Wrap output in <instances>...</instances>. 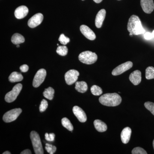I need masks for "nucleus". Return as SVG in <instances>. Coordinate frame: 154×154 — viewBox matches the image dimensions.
<instances>
[{
  "mask_svg": "<svg viewBox=\"0 0 154 154\" xmlns=\"http://www.w3.org/2000/svg\"><path fill=\"white\" fill-rule=\"evenodd\" d=\"M91 92L94 96H99L102 94V88L97 85H93L91 87Z\"/></svg>",
  "mask_w": 154,
  "mask_h": 154,
  "instance_id": "a878e982",
  "label": "nucleus"
},
{
  "mask_svg": "<svg viewBox=\"0 0 154 154\" xmlns=\"http://www.w3.org/2000/svg\"><path fill=\"white\" fill-rule=\"evenodd\" d=\"M118 1H120V0H118Z\"/></svg>",
  "mask_w": 154,
  "mask_h": 154,
  "instance_id": "79ce46f5",
  "label": "nucleus"
},
{
  "mask_svg": "<svg viewBox=\"0 0 154 154\" xmlns=\"http://www.w3.org/2000/svg\"><path fill=\"white\" fill-rule=\"evenodd\" d=\"M61 123L64 127L66 128L69 131H72L73 130V126L68 119L66 117L63 118L61 120Z\"/></svg>",
  "mask_w": 154,
  "mask_h": 154,
  "instance_id": "5701e85b",
  "label": "nucleus"
},
{
  "mask_svg": "<svg viewBox=\"0 0 154 154\" xmlns=\"http://www.w3.org/2000/svg\"><path fill=\"white\" fill-rule=\"evenodd\" d=\"M142 8L146 14H150L153 11L154 4L153 0H140Z\"/></svg>",
  "mask_w": 154,
  "mask_h": 154,
  "instance_id": "9b49d317",
  "label": "nucleus"
},
{
  "mask_svg": "<svg viewBox=\"0 0 154 154\" xmlns=\"http://www.w3.org/2000/svg\"><path fill=\"white\" fill-rule=\"evenodd\" d=\"M54 94V89L51 87H49L47 89H45L43 93L44 97L50 100H52L53 99Z\"/></svg>",
  "mask_w": 154,
  "mask_h": 154,
  "instance_id": "4be33fe9",
  "label": "nucleus"
},
{
  "mask_svg": "<svg viewBox=\"0 0 154 154\" xmlns=\"http://www.w3.org/2000/svg\"><path fill=\"white\" fill-rule=\"evenodd\" d=\"M141 72L140 71L135 70L131 74L129 80L134 85H137L141 81Z\"/></svg>",
  "mask_w": 154,
  "mask_h": 154,
  "instance_id": "2eb2a0df",
  "label": "nucleus"
},
{
  "mask_svg": "<svg viewBox=\"0 0 154 154\" xmlns=\"http://www.w3.org/2000/svg\"><path fill=\"white\" fill-rule=\"evenodd\" d=\"M25 41L24 36L18 33L14 34L11 38V41L13 44L19 45L23 43Z\"/></svg>",
  "mask_w": 154,
  "mask_h": 154,
  "instance_id": "412c9836",
  "label": "nucleus"
},
{
  "mask_svg": "<svg viewBox=\"0 0 154 154\" xmlns=\"http://www.w3.org/2000/svg\"><path fill=\"white\" fill-rule=\"evenodd\" d=\"M28 69H29V67L27 65H23L20 67V70L23 72H28Z\"/></svg>",
  "mask_w": 154,
  "mask_h": 154,
  "instance_id": "473e14b6",
  "label": "nucleus"
},
{
  "mask_svg": "<svg viewBox=\"0 0 154 154\" xmlns=\"http://www.w3.org/2000/svg\"><path fill=\"white\" fill-rule=\"evenodd\" d=\"M17 48H19V47H20V45H19H19H17Z\"/></svg>",
  "mask_w": 154,
  "mask_h": 154,
  "instance_id": "ea45409f",
  "label": "nucleus"
},
{
  "mask_svg": "<svg viewBox=\"0 0 154 154\" xmlns=\"http://www.w3.org/2000/svg\"><path fill=\"white\" fill-rule=\"evenodd\" d=\"M30 137L34 152L36 154H43V148L39 134L36 131H32L30 134Z\"/></svg>",
  "mask_w": 154,
  "mask_h": 154,
  "instance_id": "7ed1b4c3",
  "label": "nucleus"
},
{
  "mask_svg": "<svg viewBox=\"0 0 154 154\" xmlns=\"http://www.w3.org/2000/svg\"><path fill=\"white\" fill-rule=\"evenodd\" d=\"M146 78L147 80L154 79V68L149 66L146 70Z\"/></svg>",
  "mask_w": 154,
  "mask_h": 154,
  "instance_id": "b1692460",
  "label": "nucleus"
},
{
  "mask_svg": "<svg viewBox=\"0 0 154 154\" xmlns=\"http://www.w3.org/2000/svg\"><path fill=\"white\" fill-rule=\"evenodd\" d=\"M131 134V130L129 127H126L123 129L121 134V140L123 143L129 142Z\"/></svg>",
  "mask_w": 154,
  "mask_h": 154,
  "instance_id": "f3484780",
  "label": "nucleus"
},
{
  "mask_svg": "<svg viewBox=\"0 0 154 154\" xmlns=\"http://www.w3.org/2000/svg\"><path fill=\"white\" fill-rule=\"evenodd\" d=\"M56 52L60 55L64 56L68 53V48L66 46H59L57 49Z\"/></svg>",
  "mask_w": 154,
  "mask_h": 154,
  "instance_id": "393cba45",
  "label": "nucleus"
},
{
  "mask_svg": "<svg viewBox=\"0 0 154 154\" xmlns=\"http://www.w3.org/2000/svg\"><path fill=\"white\" fill-rule=\"evenodd\" d=\"M22 85L21 84H17L14 86L12 91L8 92L5 96V100L6 102L11 103L15 101L22 91Z\"/></svg>",
  "mask_w": 154,
  "mask_h": 154,
  "instance_id": "39448f33",
  "label": "nucleus"
},
{
  "mask_svg": "<svg viewBox=\"0 0 154 154\" xmlns=\"http://www.w3.org/2000/svg\"><path fill=\"white\" fill-rule=\"evenodd\" d=\"M144 38L146 39L149 40V39H151L153 38V36L152 33H149V32H146V33H145Z\"/></svg>",
  "mask_w": 154,
  "mask_h": 154,
  "instance_id": "72a5a7b5",
  "label": "nucleus"
},
{
  "mask_svg": "<svg viewBox=\"0 0 154 154\" xmlns=\"http://www.w3.org/2000/svg\"><path fill=\"white\" fill-rule=\"evenodd\" d=\"M106 16V11L105 9H102L98 12L95 19V25L97 28H100L102 26L103 22L105 20Z\"/></svg>",
  "mask_w": 154,
  "mask_h": 154,
  "instance_id": "dca6fc26",
  "label": "nucleus"
},
{
  "mask_svg": "<svg viewBox=\"0 0 154 154\" xmlns=\"http://www.w3.org/2000/svg\"><path fill=\"white\" fill-rule=\"evenodd\" d=\"M152 34L153 36V38H154V30L153 31Z\"/></svg>",
  "mask_w": 154,
  "mask_h": 154,
  "instance_id": "4c0bfd02",
  "label": "nucleus"
},
{
  "mask_svg": "<svg viewBox=\"0 0 154 154\" xmlns=\"http://www.w3.org/2000/svg\"><path fill=\"white\" fill-rule=\"evenodd\" d=\"M129 35H130V36H132L133 35V34L132 33H130Z\"/></svg>",
  "mask_w": 154,
  "mask_h": 154,
  "instance_id": "58836bf2",
  "label": "nucleus"
},
{
  "mask_svg": "<svg viewBox=\"0 0 154 154\" xmlns=\"http://www.w3.org/2000/svg\"><path fill=\"white\" fill-rule=\"evenodd\" d=\"M22 112L21 108H15L6 112L3 116V119L5 122L15 121Z\"/></svg>",
  "mask_w": 154,
  "mask_h": 154,
  "instance_id": "423d86ee",
  "label": "nucleus"
},
{
  "mask_svg": "<svg viewBox=\"0 0 154 154\" xmlns=\"http://www.w3.org/2000/svg\"><path fill=\"white\" fill-rule=\"evenodd\" d=\"M43 20V16L41 13L35 14L29 20L28 25L30 28H34L40 25Z\"/></svg>",
  "mask_w": 154,
  "mask_h": 154,
  "instance_id": "9d476101",
  "label": "nucleus"
},
{
  "mask_svg": "<svg viewBox=\"0 0 154 154\" xmlns=\"http://www.w3.org/2000/svg\"><path fill=\"white\" fill-rule=\"evenodd\" d=\"M94 1L96 3H100L102 2V0H94Z\"/></svg>",
  "mask_w": 154,
  "mask_h": 154,
  "instance_id": "c9c22d12",
  "label": "nucleus"
},
{
  "mask_svg": "<svg viewBox=\"0 0 154 154\" xmlns=\"http://www.w3.org/2000/svg\"><path fill=\"white\" fill-rule=\"evenodd\" d=\"M59 41L62 44L66 45L69 42L70 39L68 37H67L65 36L63 34H61L60 36Z\"/></svg>",
  "mask_w": 154,
  "mask_h": 154,
  "instance_id": "c85d7f7f",
  "label": "nucleus"
},
{
  "mask_svg": "<svg viewBox=\"0 0 154 154\" xmlns=\"http://www.w3.org/2000/svg\"><path fill=\"white\" fill-rule=\"evenodd\" d=\"M29 10L27 7L21 6L17 8L15 11V16L17 19H22L28 15Z\"/></svg>",
  "mask_w": 154,
  "mask_h": 154,
  "instance_id": "4468645a",
  "label": "nucleus"
},
{
  "mask_svg": "<svg viewBox=\"0 0 154 154\" xmlns=\"http://www.w3.org/2000/svg\"><path fill=\"white\" fill-rule=\"evenodd\" d=\"M23 79V77L22 75L18 72H13L9 77V81L12 83L21 82Z\"/></svg>",
  "mask_w": 154,
  "mask_h": 154,
  "instance_id": "6ab92c4d",
  "label": "nucleus"
},
{
  "mask_svg": "<svg viewBox=\"0 0 154 154\" xmlns=\"http://www.w3.org/2000/svg\"><path fill=\"white\" fill-rule=\"evenodd\" d=\"M45 149L50 154H53L57 150L56 147L48 143L45 144Z\"/></svg>",
  "mask_w": 154,
  "mask_h": 154,
  "instance_id": "bb28decb",
  "label": "nucleus"
},
{
  "mask_svg": "<svg viewBox=\"0 0 154 154\" xmlns=\"http://www.w3.org/2000/svg\"><path fill=\"white\" fill-rule=\"evenodd\" d=\"M79 59L82 63L90 65L95 63L97 60L98 57L95 53L85 51L80 54Z\"/></svg>",
  "mask_w": 154,
  "mask_h": 154,
  "instance_id": "20e7f679",
  "label": "nucleus"
},
{
  "mask_svg": "<svg viewBox=\"0 0 154 154\" xmlns=\"http://www.w3.org/2000/svg\"><path fill=\"white\" fill-rule=\"evenodd\" d=\"M46 76V71L45 69L38 70L36 73L33 82V86L34 88H38L44 82Z\"/></svg>",
  "mask_w": 154,
  "mask_h": 154,
  "instance_id": "0eeeda50",
  "label": "nucleus"
},
{
  "mask_svg": "<svg viewBox=\"0 0 154 154\" xmlns=\"http://www.w3.org/2000/svg\"><path fill=\"white\" fill-rule=\"evenodd\" d=\"M32 154V152L30 151V150L28 149H25V150L22 151V152L21 153V154Z\"/></svg>",
  "mask_w": 154,
  "mask_h": 154,
  "instance_id": "f704fd0d",
  "label": "nucleus"
},
{
  "mask_svg": "<svg viewBox=\"0 0 154 154\" xmlns=\"http://www.w3.org/2000/svg\"><path fill=\"white\" fill-rule=\"evenodd\" d=\"M132 66L133 63L131 62H126L115 68L112 72V75L114 76L121 75L131 68Z\"/></svg>",
  "mask_w": 154,
  "mask_h": 154,
  "instance_id": "1a4fd4ad",
  "label": "nucleus"
},
{
  "mask_svg": "<svg viewBox=\"0 0 154 154\" xmlns=\"http://www.w3.org/2000/svg\"><path fill=\"white\" fill-rule=\"evenodd\" d=\"M79 75V73L77 70L71 69L68 71L65 75V79L68 85H70L76 82Z\"/></svg>",
  "mask_w": 154,
  "mask_h": 154,
  "instance_id": "6e6552de",
  "label": "nucleus"
},
{
  "mask_svg": "<svg viewBox=\"0 0 154 154\" xmlns=\"http://www.w3.org/2000/svg\"><path fill=\"white\" fill-rule=\"evenodd\" d=\"M11 153L9 151H6L5 152H4V153H3V154H11Z\"/></svg>",
  "mask_w": 154,
  "mask_h": 154,
  "instance_id": "e433bc0d",
  "label": "nucleus"
},
{
  "mask_svg": "<svg viewBox=\"0 0 154 154\" xmlns=\"http://www.w3.org/2000/svg\"><path fill=\"white\" fill-rule=\"evenodd\" d=\"M75 89L78 92L81 93H84L88 89V85L85 82H77L75 83Z\"/></svg>",
  "mask_w": 154,
  "mask_h": 154,
  "instance_id": "aec40b11",
  "label": "nucleus"
},
{
  "mask_svg": "<svg viewBox=\"0 0 154 154\" xmlns=\"http://www.w3.org/2000/svg\"><path fill=\"white\" fill-rule=\"evenodd\" d=\"M132 154H147V153L144 149L142 148L137 147L135 148L132 150Z\"/></svg>",
  "mask_w": 154,
  "mask_h": 154,
  "instance_id": "7c9ffc66",
  "label": "nucleus"
},
{
  "mask_svg": "<svg viewBox=\"0 0 154 154\" xmlns=\"http://www.w3.org/2000/svg\"><path fill=\"white\" fill-rule=\"evenodd\" d=\"M153 148L154 149V140H153Z\"/></svg>",
  "mask_w": 154,
  "mask_h": 154,
  "instance_id": "a19ab883",
  "label": "nucleus"
},
{
  "mask_svg": "<svg viewBox=\"0 0 154 154\" xmlns=\"http://www.w3.org/2000/svg\"><path fill=\"white\" fill-rule=\"evenodd\" d=\"M127 29L130 33L133 35H138L145 32L139 18L136 15H132L128 20Z\"/></svg>",
  "mask_w": 154,
  "mask_h": 154,
  "instance_id": "f257e3e1",
  "label": "nucleus"
},
{
  "mask_svg": "<svg viewBox=\"0 0 154 154\" xmlns=\"http://www.w3.org/2000/svg\"><path fill=\"white\" fill-rule=\"evenodd\" d=\"M144 105L146 108L154 115V103L150 102H146L145 103Z\"/></svg>",
  "mask_w": 154,
  "mask_h": 154,
  "instance_id": "cd10ccee",
  "label": "nucleus"
},
{
  "mask_svg": "<svg viewBox=\"0 0 154 154\" xmlns=\"http://www.w3.org/2000/svg\"><path fill=\"white\" fill-rule=\"evenodd\" d=\"M99 102L102 105L108 107H115L121 103V96L116 93L106 94L102 95L99 99Z\"/></svg>",
  "mask_w": 154,
  "mask_h": 154,
  "instance_id": "f03ea898",
  "label": "nucleus"
},
{
  "mask_svg": "<svg viewBox=\"0 0 154 154\" xmlns=\"http://www.w3.org/2000/svg\"><path fill=\"white\" fill-rule=\"evenodd\" d=\"M72 110L74 114L80 122H85L87 121V117L86 113L81 107L75 106L73 108Z\"/></svg>",
  "mask_w": 154,
  "mask_h": 154,
  "instance_id": "f8f14e48",
  "label": "nucleus"
},
{
  "mask_svg": "<svg viewBox=\"0 0 154 154\" xmlns=\"http://www.w3.org/2000/svg\"><path fill=\"white\" fill-rule=\"evenodd\" d=\"M55 134L54 133H50L48 134L46 133L45 134V139L48 141H54L55 138Z\"/></svg>",
  "mask_w": 154,
  "mask_h": 154,
  "instance_id": "2f4dec72",
  "label": "nucleus"
},
{
  "mask_svg": "<svg viewBox=\"0 0 154 154\" xmlns=\"http://www.w3.org/2000/svg\"><path fill=\"white\" fill-rule=\"evenodd\" d=\"M48 106L47 101L45 99H43L41 101V104L39 106V111L41 112H44L47 109Z\"/></svg>",
  "mask_w": 154,
  "mask_h": 154,
  "instance_id": "c756f323",
  "label": "nucleus"
},
{
  "mask_svg": "<svg viewBox=\"0 0 154 154\" xmlns=\"http://www.w3.org/2000/svg\"><path fill=\"white\" fill-rule=\"evenodd\" d=\"M94 126L97 131L100 132H105L107 130V126L105 122L96 119L94 122Z\"/></svg>",
  "mask_w": 154,
  "mask_h": 154,
  "instance_id": "a211bd4d",
  "label": "nucleus"
},
{
  "mask_svg": "<svg viewBox=\"0 0 154 154\" xmlns=\"http://www.w3.org/2000/svg\"><path fill=\"white\" fill-rule=\"evenodd\" d=\"M80 29L82 33L88 39L94 40L96 39V36L95 33L88 26L82 25L80 27Z\"/></svg>",
  "mask_w": 154,
  "mask_h": 154,
  "instance_id": "ddd939ff",
  "label": "nucleus"
},
{
  "mask_svg": "<svg viewBox=\"0 0 154 154\" xmlns=\"http://www.w3.org/2000/svg\"><path fill=\"white\" fill-rule=\"evenodd\" d=\"M82 1H84V0H82Z\"/></svg>",
  "mask_w": 154,
  "mask_h": 154,
  "instance_id": "37998d69",
  "label": "nucleus"
}]
</instances>
